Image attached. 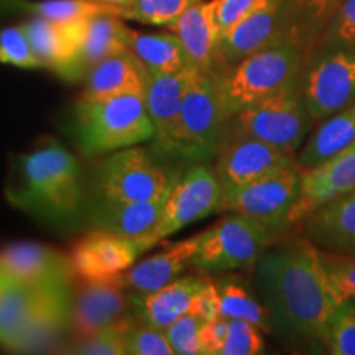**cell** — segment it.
Listing matches in <instances>:
<instances>
[{"mask_svg":"<svg viewBox=\"0 0 355 355\" xmlns=\"http://www.w3.org/2000/svg\"><path fill=\"white\" fill-rule=\"evenodd\" d=\"M127 35L128 26L123 24L121 17L114 13H99V15L91 17L81 51L74 64L71 83L83 81L89 71L105 58L128 50Z\"/></svg>","mask_w":355,"mask_h":355,"instance_id":"cell-27","label":"cell"},{"mask_svg":"<svg viewBox=\"0 0 355 355\" xmlns=\"http://www.w3.org/2000/svg\"><path fill=\"white\" fill-rule=\"evenodd\" d=\"M296 165V157L243 135H222L214 171L224 196L261 178Z\"/></svg>","mask_w":355,"mask_h":355,"instance_id":"cell-13","label":"cell"},{"mask_svg":"<svg viewBox=\"0 0 355 355\" xmlns=\"http://www.w3.org/2000/svg\"><path fill=\"white\" fill-rule=\"evenodd\" d=\"M194 74V68H186L178 73L150 74L146 84L144 101L155 128V146L168 157L173 153L184 92Z\"/></svg>","mask_w":355,"mask_h":355,"instance_id":"cell-19","label":"cell"},{"mask_svg":"<svg viewBox=\"0 0 355 355\" xmlns=\"http://www.w3.org/2000/svg\"><path fill=\"white\" fill-rule=\"evenodd\" d=\"M6 198L35 217L68 220L83 204L81 170L63 145L50 141L12 158Z\"/></svg>","mask_w":355,"mask_h":355,"instance_id":"cell-2","label":"cell"},{"mask_svg":"<svg viewBox=\"0 0 355 355\" xmlns=\"http://www.w3.org/2000/svg\"><path fill=\"white\" fill-rule=\"evenodd\" d=\"M132 306L125 290L114 279L83 282L71 304V326L78 337H86L130 319Z\"/></svg>","mask_w":355,"mask_h":355,"instance_id":"cell-18","label":"cell"},{"mask_svg":"<svg viewBox=\"0 0 355 355\" xmlns=\"http://www.w3.org/2000/svg\"><path fill=\"white\" fill-rule=\"evenodd\" d=\"M265 350L263 331L255 324L229 319V332L220 355H257Z\"/></svg>","mask_w":355,"mask_h":355,"instance_id":"cell-39","label":"cell"},{"mask_svg":"<svg viewBox=\"0 0 355 355\" xmlns=\"http://www.w3.org/2000/svg\"><path fill=\"white\" fill-rule=\"evenodd\" d=\"M306 53L293 43H279L243 58L217 73L222 107L227 121L239 110L300 86Z\"/></svg>","mask_w":355,"mask_h":355,"instance_id":"cell-4","label":"cell"},{"mask_svg":"<svg viewBox=\"0 0 355 355\" xmlns=\"http://www.w3.org/2000/svg\"><path fill=\"white\" fill-rule=\"evenodd\" d=\"M132 324L133 319L130 318L91 336L79 337L76 343L66 345L61 352L74 355H127V332Z\"/></svg>","mask_w":355,"mask_h":355,"instance_id":"cell-34","label":"cell"},{"mask_svg":"<svg viewBox=\"0 0 355 355\" xmlns=\"http://www.w3.org/2000/svg\"><path fill=\"white\" fill-rule=\"evenodd\" d=\"M163 206L165 201L117 202L96 198L89 207L87 220L91 222L92 229L137 239L145 245V237H148L157 227Z\"/></svg>","mask_w":355,"mask_h":355,"instance_id":"cell-25","label":"cell"},{"mask_svg":"<svg viewBox=\"0 0 355 355\" xmlns=\"http://www.w3.org/2000/svg\"><path fill=\"white\" fill-rule=\"evenodd\" d=\"M91 2H96V3H102V6H109V7H123L125 3L130 2V0H91Z\"/></svg>","mask_w":355,"mask_h":355,"instance_id":"cell-45","label":"cell"},{"mask_svg":"<svg viewBox=\"0 0 355 355\" xmlns=\"http://www.w3.org/2000/svg\"><path fill=\"white\" fill-rule=\"evenodd\" d=\"M222 199L224 191L214 168L206 162L189 163L166 198L157 227L145 237L146 250L193 222L220 212Z\"/></svg>","mask_w":355,"mask_h":355,"instance_id":"cell-11","label":"cell"},{"mask_svg":"<svg viewBox=\"0 0 355 355\" xmlns=\"http://www.w3.org/2000/svg\"><path fill=\"white\" fill-rule=\"evenodd\" d=\"M216 7L217 0L194 3L170 26L183 43L189 66L199 73H220V35L216 21Z\"/></svg>","mask_w":355,"mask_h":355,"instance_id":"cell-21","label":"cell"},{"mask_svg":"<svg viewBox=\"0 0 355 355\" xmlns=\"http://www.w3.org/2000/svg\"><path fill=\"white\" fill-rule=\"evenodd\" d=\"M21 26L43 69L55 71L58 76L68 81L74 53L71 50L60 21L30 15V19L24 21Z\"/></svg>","mask_w":355,"mask_h":355,"instance_id":"cell-31","label":"cell"},{"mask_svg":"<svg viewBox=\"0 0 355 355\" xmlns=\"http://www.w3.org/2000/svg\"><path fill=\"white\" fill-rule=\"evenodd\" d=\"M298 193L300 168L293 165L224 196L220 212L252 217L279 235L291 227L290 216Z\"/></svg>","mask_w":355,"mask_h":355,"instance_id":"cell-12","label":"cell"},{"mask_svg":"<svg viewBox=\"0 0 355 355\" xmlns=\"http://www.w3.org/2000/svg\"><path fill=\"white\" fill-rule=\"evenodd\" d=\"M319 44L355 48V0H343Z\"/></svg>","mask_w":355,"mask_h":355,"instance_id":"cell-41","label":"cell"},{"mask_svg":"<svg viewBox=\"0 0 355 355\" xmlns=\"http://www.w3.org/2000/svg\"><path fill=\"white\" fill-rule=\"evenodd\" d=\"M74 130L79 146L89 157L109 155L155 140L144 96L78 101Z\"/></svg>","mask_w":355,"mask_h":355,"instance_id":"cell-5","label":"cell"},{"mask_svg":"<svg viewBox=\"0 0 355 355\" xmlns=\"http://www.w3.org/2000/svg\"><path fill=\"white\" fill-rule=\"evenodd\" d=\"M206 283L201 275H181L175 282L150 293H127L132 314L140 322L166 329L170 324L189 313L198 293Z\"/></svg>","mask_w":355,"mask_h":355,"instance_id":"cell-23","label":"cell"},{"mask_svg":"<svg viewBox=\"0 0 355 355\" xmlns=\"http://www.w3.org/2000/svg\"><path fill=\"white\" fill-rule=\"evenodd\" d=\"M127 46L150 74L178 73L191 68L181 40L175 33H141L128 28Z\"/></svg>","mask_w":355,"mask_h":355,"instance_id":"cell-29","label":"cell"},{"mask_svg":"<svg viewBox=\"0 0 355 355\" xmlns=\"http://www.w3.org/2000/svg\"><path fill=\"white\" fill-rule=\"evenodd\" d=\"M225 122L217 73L196 71L184 92L171 157L184 163L209 162L219 148Z\"/></svg>","mask_w":355,"mask_h":355,"instance_id":"cell-9","label":"cell"},{"mask_svg":"<svg viewBox=\"0 0 355 355\" xmlns=\"http://www.w3.org/2000/svg\"><path fill=\"white\" fill-rule=\"evenodd\" d=\"M355 189V141L319 165L300 170V193L293 207L291 225L322 204Z\"/></svg>","mask_w":355,"mask_h":355,"instance_id":"cell-16","label":"cell"},{"mask_svg":"<svg viewBox=\"0 0 355 355\" xmlns=\"http://www.w3.org/2000/svg\"><path fill=\"white\" fill-rule=\"evenodd\" d=\"M0 8L24 10L33 17L53 21H66L97 13H114L115 7L102 6L91 0H0Z\"/></svg>","mask_w":355,"mask_h":355,"instance_id":"cell-32","label":"cell"},{"mask_svg":"<svg viewBox=\"0 0 355 355\" xmlns=\"http://www.w3.org/2000/svg\"><path fill=\"white\" fill-rule=\"evenodd\" d=\"M329 285L339 301L355 303V259L319 250Z\"/></svg>","mask_w":355,"mask_h":355,"instance_id":"cell-37","label":"cell"},{"mask_svg":"<svg viewBox=\"0 0 355 355\" xmlns=\"http://www.w3.org/2000/svg\"><path fill=\"white\" fill-rule=\"evenodd\" d=\"M277 237L278 234L261 222L229 212L211 227L199 232V245L191 268L206 275L254 268Z\"/></svg>","mask_w":355,"mask_h":355,"instance_id":"cell-8","label":"cell"},{"mask_svg":"<svg viewBox=\"0 0 355 355\" xmlns=\"http://www.w3.org/2000/svg\"><path fill=\"white\" fill-rule=\"evenodd\" d=\"M301 94L314 125L355 102V48L319 44L306 56Z\"/></svg>","mask_w":355,"mask_h":355,"instance_id":"cell-10","label":"cell"},{"mask_svg":"<svg viewBox=\"0 0 355 355\" xmlns=\"http://www.w3.org/2000/svg\"><path fill=\"white\" fill-rule=\"evenodd\" d=\"M326 354L355 355V303L340 301L326 326Z\"/></svg>","mask_w":355,"mask_h":355,"instance_id":"cell-35","label":"cell"},{"mask_svg":"<svg viewBox=\"0 0 355 355\" xmlns=\"http://www.w3.org/2000/svg\"><path fill=\"white\" fill-rule=\"evenodd\" d=\"M279 43H291L288 33L285 0H265L259 8L235 24L219 42L220 71L243 58Z\"/></svg>","mask_w":355,"mask_h":355,"instance_id":"cell-14","label":"cell"},{"mask_svg":"<svg viewBox=\"0 0 355 355\" xmlns=\"http://www.w3.org/2000/svg\"><path fill=\"white\" fill-rule=\"evenodd\" d=\"M355 141V102L318 122L296 155L300 170H308Z\"/></svg>","mask_w":355,"mask_h":355,"instance_id":"cell-26","label":"cell"},{"mask_svg":"<svg viewBox=\"0 0 355 355\" xmlns=\"http://www.w3.org/2000/svg\"><path fill=\"white\" fill-rule=\"evenodd\" d=\"M198 2L202 0H130L123 7L115 8V15L122 20L170 28L189 7Z\"/></svg>","mask_w":355,"mask_h":355,"instance_id":"cell-33","label":"cell"},{"mask_svg":"<svg viewBox=\"0 0 355 355\" xmlns=\"http://www.w3.org/2000/svg\"><path fill=\"white\" fill-rule=\"evenodd\" d=\"M191 313H194L202 322L212 321V319L220 318V303H219V291H217L214 278H206V283L198 293L194 300Z\"/></svg>","mask_w":355,"mask_h":355,"instance_id":"cell-44","label":"cell"},{"mask_svg":"<svg viewBox=\"0 0 355 355\" xmlns=\"http://www.w3.org/2000/svg\"><path fill=\"white\" fill-rule=\"evenodd\" d=\"M145 252L141 241L92 229L78 241L69 260L83 282H110L125 273Z\"/></svg>","mask_w":355,"mask_h":355,"instance_id":"cell-15","label":"cell"},{"mask_svg":"<svg viewBox=\"0 0 355 355\" xmlns=\"http://www.w3.org/2000/svg\"><path fill=\"white\" fill-rule=\"evenodd\" d=\"M202 321L194 313H186L178 318L175 322L166 327L165 334L170 340L175 354L180 355H199L201 345H199V332H201Z\"/></svg>","mask_w":355,"mask_h":355,"instance_id":"cell-40","label":"cell"},{"mask_svg":"<svg viewBox=\"0 0 355 355\" xmlns=\"http://www.w3.org/2000/svg\"><path fill=\"white\" fill-rule=\"evenodd\" d=\"M219 291L220 316L225 319H241L255 324L263 332H273L272 319L261 303L254 286L232 272L220 273L214 278Z\"/></svg>","mask_w":355,"mask_h":355,"instance_id":"cell-30","label":"cell"},{"mask_svg":"<svg viewBox=\"0 0 355 355\" xmlns=\"http://www.w3.org/2000/svg\"><path fill=\"white\" fill-rule=\"evenodd\" d=\"M69 318V286H32L0 272V349L35 352L55 339Z\"/></svg>","mask_w":355,"mask_h":355,"instance_id":"cell-3","label":"cell"},{"mask_svg":"<svg viewBox=\"0 0 355 355\" xmlns=\"http://www.w3.org/2000/svg\"><path fill=\"white\" fill-rule=\"evenodd\" d=\"M229 319L217 318L212 321L202 322L201 332H199V345H201V355H220L227 340Z\"/></svg>","mask_w":355,"mask_h":355,"instance_id":"cell-43","label":"cell"},{"mask_svg":"<svg viewBox=\"0 0 355 355\" xmlns=\"http://www.w3.org/2000/svg\"><path fill=\"white\" fill-rule=\"evenodd\" d=\"M301 235L319 250L355 259V189L304 217Z\"/></svg>","mask_w":355,"mask_h":355,"instance_id":"cell-20","label":"cell"},{"mask_svg":"<svg viewBox=\"0 0 355 355\" xmlns=\"http://www.w3.org/2000/svg\"><path fill=\"white\" fill-rule=\"evenodd\" d=\"M313 127L300 84L239 110L225 122L222 135L250 137L296 157Z\"/></svg>","mask_w":355,"mask_h":355,"instance_id":"cell-7","label":"cell"},{"mask_svg":"<svg viewBox=\"0 0 355 355\" xmlns=\"http://www.w3.org/2000/svg\"><path fill=\"white\" fill-rule=\"evenodd\" d=\"M199 245V234L184 241L170 243L158 254L148 259L135 261L125 273L115 278L122 290L127 293H150L180 278L191 268Z\"/></svg>","mask_w":355,"mask_h":355,"instance_id":"cell-22","label":"cell"},{"mask_svg":"<svg viewBox=\"0 0 355 355\" xmlns=\"http://www.w3.org/2000/svg\"><path fill=\"white\" fill-rule=\"evenodd\" d=\"M263 2L265 0H217L216 21L220 38Z\"/></svg>","mask_w":355,"mask_h":355,"instance_id":"cell-42","label":"cell"},{"mask_svg":"<svg viewBox=\"0 0 355 355\" xmlns=\"http://www.w3.org/2000/svg\"><path fill=\"white\" fill-rule=\"evenodd\" d=\"M0 63L21 69H43L21 25L0 28Z\"/></svg>","mask_w":355,"mask_h":355,"instance_id":"cell-36","label":"cell"},{"mask_svg":"<svg viewBox=\"0 0 355 355\" xmlns=\"http://www.w3.org/2000/svg\"><path fill=\"white\" fill-rule=\"evenodd\" d=\"M343 0H285L290 42L308 53L316 46Z\"/></svg>","mask_w":355,"mask_h":355,"instance_id":"cell-28","label":"cell"},{"mask_svg":"<svg viewBox=\"0 0 355 355\" xmlns=\"http://www.w3.org/2000/svg\"><path fill=\"white\" fill-rule=\"evenodd\" d=\"M252 270V286L268 311L273 332L304 352L326 354L327 319L340 301L319 248L301 235L270 247Z\"/></svg>","mask_w":355,"mask_h":355,"instance_id":"cell-1","label":"cell"},{"mask_svg":"<svg viewBox=\"0 0 355 355\" xmlns=\"http://www.w3.org/2000/svg\"><path fill=\"white\" fill-rule=\"evenodd\" d=\"M127 355H175L165 331L133 322L127 332Z\"/></svg>","mask_w":355,"mask_h":355,"instance_id":"cell-38","label":"cell"},{"mask_svg":"<svg viewBox=\"0 0 355 355\" xmlns=\"http://www.w3.org/2000/svg\"><path fill=\"white\" fill-rule=\"evenodd\" d=\"M0 272L32 286H69L74 275L68 257L37 242L0 247Z\"/></svg>","mask_w":355,"mask_h":355,"instance_id":"cell-17","label":"cell"},{"mask_svg":"<svg viewBox=\"0 0 355 355\" xmlns=\"http://www.w3.org/2000/svg\"><path fill=\"white\" fill-rule=\"evenodd\" d=\"M150 73L130 50L105 58L86 74L79 101L145 96Z\"/></svg>","mask_w":355,"mask_h":355,"instance_id":"cell-24","label":"cell"},{"mask_svg":"<svg viewBox=\"0 0 355 355\" xmlns=\"http://www.w3.org/2000/svg\"><path fill=\"white\" fill-rule=\"evenodd\" d=\"M163 152L152 153L141 146H128L109 153L94 176L97 199L117 202L166 201L181 176L168 165Z\"/></svg>","mask_w":355,"mask_h":355,"instance_id":"cell-6","label":"cell"}]
</instances>
